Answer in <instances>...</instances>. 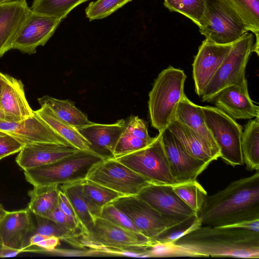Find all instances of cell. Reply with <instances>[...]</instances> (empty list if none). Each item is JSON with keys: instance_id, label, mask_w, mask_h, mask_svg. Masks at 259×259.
<instances>
[{"instance_id": "cell-1", "label": "cell", "mask_w": 259, "mask_h": 259, "mask_svg": "<svg viewBox=\"0 0 259 259\" xmlns=\"http://www.w3.org/2000/svg\"><path fill=\"white\" fill-rule=\"evenodd\" d=\"M154 257H231L259 258V232L200 223L171 242L157 244Z\"/></svg>"}, {"instance_id": "cell-2", "label": "cell", "mask_w": 259, "mask_h": 259, "mask_svg": "<svg viewBox=\"0 0 259 259\" xmlns=\"http://www.w3.org/2000/svg\"><path fill=\"white\" fill-rule=\"evenodd\" d=\"M197 219L202 225L218 227L259 219V170L207 195Z\"/></svg>"}, {"instance_id": "cell-3", "label": "cell", "mask_w": 259, "mask_h": 259, "mask_svg": "<svg viewBox=\"0 0 259 259\" xmlns=\"http://www.w3.org/2000/svg\"><path fill=\"white\" fill-rule=\"evenodd\" d=\"M80 241L85 248L98 252L104 249H117L122 255L150 257L157 242L145 235L119 227L101 217H97L88 232L80 234Z\"/></svg>"}, {"instance_id": "cell-4", "label": "cell", "mask_w": 259, "mask_h": 259, "mask_svg": "<svg viewBox=\"0 0 259 259\" xmlns=\"http://www.w3.org/2000/svg\"><path fill=\"white\" fill-rule=\"evenodd\" d=\"M186 79L183 70L169 66L155 80L148 103L151 125L159 133L174 120L177 107L185 94Z\"/></svg>"}, {"instance_id": "cell-5", "label": "cell", "mask_w": 259, "mask_h": 259, "mask_svg": "<svg viewBox=\"0 0 259 259\" xmlns=\"http://www.w3.org/2000/svg\"><path fill=\"white\" fill-rule=\"evenodd\" d=\"M104 159L92 152L79 150L54 162L24 170L33 186L62 185L81 182L93 165Z\"/></svg>"}, {"instance_id": "cell-6", "label": "cell", "mask_w": 259, "mask_h": 259, "mask_svg": "<svg viewBox=\"0 0 259 259\" xmlns=\"http://www.w3.org/2000/svg\"><path fill=\"white\" fill-rule=\"evenodd\" d=\"M200 33L220 45L232 44L248 32L241 19L226 0H205Z\"/></svg>"}, {"instance_id": "cell-7", "label": "cell", "mask_w": 259, "mask_h": 259, "mask_svg": "<svg viewBox=\"0 0 259 259\" xmlns=\"http://www.w3.org/2000/svg\"><path fill=\"white\" fill-rule=\"evenodd\" d=\"M115 159L151 184L170 186L179 184L171 172L160 133L147 146Z\"/></svg>"}, {"instance_id": "cell-8", "label": "cell", "mask_w": 259, "mask_h": 259, "mask_svg": "<svg viewBox=\"0 0 259 259\" xmlns=\"http://www.w3.org/2000/svg\"><path fill=\"white\" fill-rule=\"evenodd\" d=\"M202 109L206 125L220 149V157L233 167L243 165L242 126L216 107L202 106Z\"/></svg>"}, {"instance_id": "cell-9", "label": "cell", "mask_w": 259, "mask_h": 259, "mask_svg": "<svg viewBox=\"0 0 259 259\" xmlns=\"http://www.w3.org/2000/svg\"><path fill=\"white\" fill-rule=\"evenodd\" d=\"M252 33L248 32L232 44L229 54L203 90L200 97L203 102H212L221 90L245 78V71L252 53Z\"/></svg>"}, {"instance_id": "cell-10", "label": "cell", "mask_w": 259, "mask_h": 259, "mask_svg": "<svg viewBox=\"0 0 259 259\" xmlns=\"http://www.w3.org/2000/svg\"><path fill=\"white\" fill-rule=\"evenodd\" d=\"M111 203L123 212L142 234L156 241L168 231L193 221L184 223L165 217L137 195L122 196Z\"/></svg>"}, {"instance_id": "cell-11", "label": "cell", "mask_w": 259, "mask_h": 259, "mask_svg": "<svg viewBox=\"0 0 259 259\" xmlns=\"http://www.w3.org/2000/svg\"><path fill=\"white\" fill-rule=\"evenodd\" d=\"M86 180L122 196L137 195L150 183L115 158L103 159L92 166Z\"/></svg>"}, {"instance_id": "cell-12", "label": "cell", "mask_w": 259, "mask_h": 259, "mask_svg": "<svg viewBox=\"0 0 259 259\" xmlns=\"http://www.w3.org/2000/svg\"><path fill=\"white\" fill-rule=\"evenodd\" d=\"M137 195L168 218L186 223L197 218L196 212L178 196L172 186L150 184Z\"/></svg>"}, {"instance_id": "cell-13", "label": "cell", "mask_w": 259, "mask_h": 259, "mask_svg": "<svg viewBox=\"0 0 259 259\" xmlns=\"http://www.w3.org/2000/svg\"><path fill=\"white\" fill-rule=\"evenodd\" d=\"M62 20L59 18L31 11L12 46L23 53L34 54L36 48L44 46Z\"/></svg>"}, {"instance_id": "cell-14", "label": "cell", "mask_w": 259, "mask_h": 259, "mask_svg": "<svg viewBox=\"0 0 259 259\" xmlns=\"http://www.w3.org/2000/svg\"><path fill=\"white\" fill-rule=\"evenodd\" d=\"M172 176L178 183L196 180L209 164L189 155L167 128L160 132Z\"/></svg>"}, {"instance_id": "cell-15", "label": "cell", "mask_w": 259, "mask_h": 259, "mask_svg": "<svg viewBox=\"0 0 259 259\" xmlns=\"http://www.w3.org/2000/svg\"><path fill=\"white\" fill-rule=\"evenodd\" d=\"M232 46V44H217L206 38L199 46L192 64L195 91L199 97L229 54Z\"/></svg>"}, {"instance_id": "cell-16", "label": "cell", "mask_w": 259, "mask_h": 259, "mask_svg": "<svg viewBox=\"0 0 259 259\" xmlns=\"http://www.w3.org/2000/svg\"><path fill=\"white\" fill-rule=\"evenodd\" d=\"M0 131L10 134L24 145L38 143L71 145L35 112L33 115L19 121H0Z\"/></svg>"}, {"instance_id": "cell-17", "label": "cell", "mask_w": 259, "mask_h": 259, "mask_svg": "<svg viewBox=\"0 0 259 259\" xmlns=\"http://www.w3.org/2000/svg\"><path fill=\"white\" fill-rule=\"evenodd\" d=\"M212 102L235 120L250 119L259 116V107L249 97L246 78L221 90Z\"/></svg>"}, {"instance_id": "cell-18", "label": "cell", "mask_w": 259, "mask_h": 259, "mask_svg": "<svg viewBox=\"0 0 259 259\" xmlns=\"http://www.w3.org/2000/svg\"><path fill=\"white\" fill-rule=\"evenodd\" d=\"M125 123L123 119L111 124L92 122L76 128L89 143L92 151L105 159L114 158V149Z\"/></svg>"}, {"instance_id": "cell-19", "label": "cell", "mask_w": 259, "mask_h": 259, "mask_svg": "<svg viewBox=\"0 0 259 259\" xmlns=\"http://www.w3.org/2000/svg\"><path fill=\"white\" fill-rule=\"evenodd\" d=\"M30 213L27 208L6 211L0 220V245L24 252L28 235L35 228Z\"/></svg>"}, {"instance_id": "cell-20", "label": "cell", "mask_w": 259, "mask_h": 259, "mask_svg": "<svg viewBox=\"0 0 259 259\" xmlns=\"http://www.w3.org/2000/svg\"><path fill=\"white\" fill-rule=\"evenodd\" d=\"M72 145L52 143H38L25 145L16 158L24 170L50 164L78 151Z\"/></svg>"}, {"instance_id": "cell-21", "label": "cell", "mask_w": 259, "mask_h": 259, "mask_svg": "<svg viewBox=\"0 0 259 259\" xmlns=\"http://www.w3.org/2000/svg\"><path fill=\"white\" fill-rule=\"evenodd\" d=\"M30 11L25 0L0 3V58L12 49Z\"/></svg>"}, {"instance_id": "cell-22", "label": "cell", "mask_w": 259, "mask_h": 259, "mask_svg": "<svg viewBox=\"0 0 259 259\" xmlns=\"http://www.w3.org/2000/svg\"><path fill=\"white\" fill-rule=\"evenodd\" d=\"M167 128L192 157L208 164L220 157L218 146L202 138L188 126L174 120Z\"/></svg>"}, {"instance_id": "cell-23", "label": "cell", "mask_w": 259, "mask_h": 259, "mask_svg": "<svg viewBox=\"0 0 259 259\" xmlns=\"http://www.w3.org/2000/svg\"><path fill=\"white\" fill-rule=\"evenodd\" d=\"M0 110L18 121L34 114L26 100L22 81L6 74L0 95Z\"/></svg>"}, {"instance_id": "cell-24", "label": "cell", "mask_w": 259, "mask_h": 259, "mask_svg": "<svg viewBox=\"0 0 259 259\" xmlns=\"http://www.w3.org/2000/svg\"><path fill=\"white\" fill-rule=\"evenodd\" d=\"M174 120L188 126L202 138L218 146L206 125L202 106L193 103L185 94L177 107Z\"/></svg>"}, {"instance_id": "cell-25", "label": "cell", "mask_w": 259, "mask_h": 259, "mask_svg": "<svg viewBox=\"0 0 259 259\" xmlns=\"http://www.w3.org/2000/svg\"><path fill=\"white\" fill-rule=\"evenodd\" d=\"M34 112L56 133L78 150L92 152L89 143L71 125L59 119L47 105H42ZM94 153V152H93Z\"/></svg>"}, {"instance_id": "cell-26", "label": "cell", "mask_w": 259, "mask_h": 259, "mask_svg": "<svg viewBox=\"0 0 259 259\" xmlns=\"http://www.w3.org/2000/svg\"><path fill=\"white\" fill-rule=\"evenodd\" d=\"M60 186V189L67 197L77 217L79 223L80 234L87 233L95 218L84 196L82 181Z\"/></svg>"}, {"instance_id": "cell-27", "label": "cell", "mask_w": 259, "mask_h": 259, "mask_svg": "<svg viewBox=\"0 0 259 259\" xmlns=\"http://www.w3.org/2000/svg\"><path fill=\"white\" fill-rule=\"evenodd\" d=\"M40 106L47 105L61 120L75 128L92 122L86 114L76 108L74 103L69 100H60L45 95L37 99Z\"/></svg>"}, {"instance_id": "cell-28", "label": "cell", "mask_w": 259, "mask_h": 259, "mask_svg": "<svg viewBox=\"0 0 259 259\" xmlns=\"http://www.w3.org/2000/svg\"><path fill=\"white\" fill-rule=\"evenodd\" d=\"M59 185L33 186L28 192L27 208L34 215L45 217L58 206Z\"/></svg>"}, {"instance_id": "cell-29", "label": "cell", "mask_w": 259, "mask_h": 259, "mask_svg": "<svg viewBox=\"0 0 259 259\" xmlns=\"http://www.w3.org/2000/svg\"><path fill=\"white\" fill-rule=\"evenodd\" d=\"M244 163L249 170H259V116L249 119L241 139Z\"/></svg>"}, {"instance_id": "cell-30", "label": "cell", "mask_w": 259, "mask_h": 259, "mask_svg": "<svg viewBox=\"0 0 259 259\" xmlns=\"http://www.w3.org/2000/svg\"><path fill=\"white\" fill-rule=\"evenodd\" d=\"M82 192L95 218L99 217L103 206L122 196L119 193L90 181H82Z\"/></svg>"}, {"instance_id": "cell-31", "label": "cell", "mask_w": 259, "mask_h": 259, "mask_svg": "<svg viewBox=\"0 0 259 259\" xmlns=\"http://www.w3.org/2000/svg\"><path fill=\"white\" fill-rule=\"evenodd\" d=\"M243 23L246 30L259 38V0H226Z\"/></svg>"}, {"instance_id": "cell-32", "label": "cell", "mask_w": 259, "mask_h": 259, "mask_svg": "<svg viewBox=\"0 0 259 259\" xmlns=\"http://www.w3.org/2000/svg\"><path fill=\"white\" fill-rule=\"evenodd\" d=\"M36 225L31 235H41L55 237L63 240L72 246L79 249H84L80 241V233H73L65 230L54 221L41 216L35 215Z\"/></svg>"}, {"instance_id": "cell-33", "label": "cell", "mask_w": 259, "mask_h": 259, "mask_svg": "<svg viewBox=\"0 0 259 259\" xmlns=\"http://www.w3.org/2000/svg\"><path fill=\"white\" fill-rule=\"evenodd\" d=\"M89 0H33L30 9L63 20L72 10Z\"/></svg>"}, {"instance_id": "cell-34", "label": "cell", "mask_w": 259, "mask_h": 259, "mask_svg": "<svg viewBox=\"0 0 259 259\" xmlns=\"http://www.w3.org/2000/svg\"><path fill=\"white\" fill-rule=\"evenodd\" d=\"M172 188L197 215L207 195V192L197 181L178 184L172 186Z\"/></svg>"}, {"instance_id": "cell-35", "label": "cell", "mask_w": 259, "mask_h": 259, "mask_svg": "<svg viewBox=\"0 0 259 259\" xmlns=\"http://www.w3.org/2000/svg\"><path fill=\"white\" fill-rule=\"evenodd\" d=\"M169 11L181 13L189 18L198 27L201 24L205 10V0H164Z\"/></svg>"}, {"instance_id": "cell-36", "label": "cell", "mask_w": 259, "mask_h": 259, "mask_svg": "<svg viewBox=\"0 0 259 259\" xmlns=\"http://www.w3.org/2000/svg\"><path fill=\"white\" fill-rule=\"evenodd\" d=\"M132 0H97L89 4L85 10L90 21L104 18Z\"/></svg>"}, {"instance_id": "cell-37", "label": "cell", "mask_w": 259, "mask_h": 259, "mask_svg": "<svg viewBox=\"0 0 259 259\" xmlns=\"http://www.w3.org/2000/svg\"><path fill=\"white\" fill-rule=\"evenodd\" d=\"M152 140L147 141L140 139L123 130L116 145L114 158H117L141 149L147 146Z\"/></svg>"}, {"instance_id": "cell-38", "label": "cell", "mask_w": 259, "mask_h": 259, "mask_svg": "<svg viewBox=\"0 0 259 259\" xmlns=\"http://www.w3.org/2000/svg\"><path fill=\"white\" fill-rule=\"evenodd\" d=\"M99 217L124 229L141 233L132 221L111 202L103 207Z\"/></svg>"}, {"instance_id": "cell-39", "label": "cell", "mask_w": 259, "mask_h": 259, "mask_svg": "<svg viewBox=\"0 0 259 259\" xmlns=\"http://www.w3.org/2000/svg\"><path fill=\"white\" fill-rule=\"evenodd\" d=\"M59 245L60 239L58 238L36 233L30 237L29 243L24 249L26 248L25 251L43 252L54 249Z\"/></svg>"}, {"instance_id": "cell-40", "label": "cell", "mask_w": 259, "mask_h": 259, "mask_svg": "<svg viewBox=\"0 0 259 259\" xmlns=\"http://www.w3.org/2000/svg\"><path fill=\"white\" fill-rule=\"evenodd\" d=\"M124 130L128 133L141 139L152 141L153 138L148 133L147 124L143 119L137 116L132 115L125 120Z\"/></svg>"}, {"instance_id": "cell-41", "label": "cell", "mask_w": 259, "mask_h": 259, "mask_svg": "<svg viewBox=\"0 0 259 259\" xmlns=\"http://www.w3.org/2000/svg\"><path fill=\"white\" fill-rule=\"evenodd\" d=\"M24 146L10 134L0 131V160L19 152Z\"/></svg>"}, {"instance_id": "cell-42", "label": "cell", "mask_w": 259, "mask_h": 259, "mask_svg": "<svg viewBox=\"0 0 259 259\" xmlns=\"http://www.w3.org/2000/svg\"><path fill=\"white\" fill-rule=\"evenodd\" d=\"M45 217L54 221L67 231L76 234L80 233L78 226L64 213L59 206Z\"/></svg>"}, {"instance_id": "cell-43", "label": "cell", "mask_w": 259, "mask_h": 259, "mask_svg": "<svg viewBox=\"0 0 259 259\" xmlns=\"http://www.w3.org/2000/svg\"><path fill=\"white\" fill-rule=\"evenodd\" d=\"M58 206L64 213L78 226L80 230L79 223L75 212L65 193L59 189Z\"/></svg>"}, {"instance_id": "cell-44", "label": "cell", "mask_w": 259, "mask_h": 259, "mask_svg": "<svg viewBox=\"0 0 259 259\" xmlns=\"http://www.w3.org/2000/svg\"><path fill=\"white\" fill-rule=\"evenodd\" d=\"M224 227L237 228L259 232V219L245 221L232 226Z\"/></svg>"}, {"instance_id": "cell-45", "label": "cell", "mask_w": 259, "mask_h": 259, "mask_svg": "<svg viewBox=\"0 0 259 259\" xmlns=\"http://www.w3.org/2000/svg\"><path fill=\"white\" fill-rule=\"evenodd\" d=\"M22 252H23L22 250L0 245V257H14Z\"/></svg>"}, {"instance_id": "cell-46", "label": "cell", "mask_w": 259, "mask_h": 259, "mask_svg": "<svg viewBox=\"0 0 259 259\" xmlns=\"http://www.w3.org/2000/svg\"><path fill=\"white\" fill-rule=\"evenodd\" d=\"M19 121L14 118L6 115L0 110V121Z\"/></svg>"}, {"instance_id": "cell-47", "label": "cell", "mask_w": 259, "mask_h": 259, "mask_svg": "<svg viewBox=\"0 0 259 259\" xmlns=\"http://www.w3.org/2000/svg\"><path fill=\"white\" fill-rule=\"evenodd\" d=\"M7 210L4 208L3 205L0 203V220L5 215Z\"/></svg>"}, {"instance_id": "cell-48", "label": "cell", "mask_w": 259, "mask_h": 259, "mask_svg": "<svg viewBox=\"0 0 259 259\" xmlns=\"http://www.w3.org/2000/svg\"><path fill=\"white\" fill-rule=\"evenodd\" d=\"M4 78H5V74L0 72V95H1V91H2V84L4 80Z\"/></svg>"}, {"instance_id": "cell-49", "label": "cell", "mask_w": 259, "mask_h": 259, "mask_svg": "<svg viewBox=\"0 0 259 259\" xmlns=\"http://www.w3.org/2000/svg\"><path fill=\"white\" fill-rule=\"evenodd\" d=\"M15 1H21V0H0V3L10 2Z\"/></svg>"}]
</instances>
